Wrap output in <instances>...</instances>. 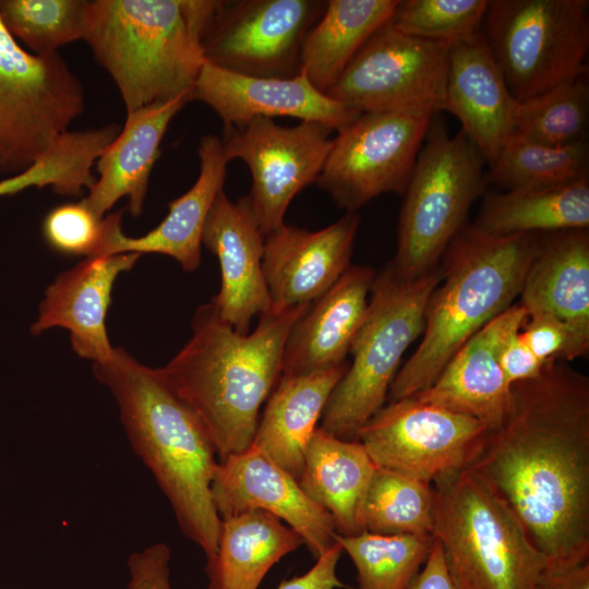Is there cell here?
Here are the masks:
<instances>
[{"instance_id": "obj_1", "label": "cell", "mask_w": 589, "mask_h": 589, "mask_svg": "<svg viewBox=\"0 0 589 589\" xmlns=\"http://www.w3.org/2000/svg\"><path fill=\"white\" fill-rule=\"evenodd\" d=\"M510 509L548 570L589 562V378L564 361L510 385L468 467Z\"/></svg>"}, {"instance_id": "obj_2", "label": "cell", "mask_w": 589, "mask_h": 589, "mask_svg": "<svg viewBox=\"0 0 589 589\" xmlns=\"http://www.w3.org/2000/svg\"><path fill=\"white\" fill-rule=\"evenodd\" d=\"M93 373L112 394L127 437L168 500L181 532L212 557L221 524L212 495L218 460L204 424L160 369L142 364L123 348L93 363Z\"/></svg>"}, {"instance_id": "obj_3", "label": "cell", "mask_w": 589, "mask_h": 589, "mask_svg": "<svg viewBox=\"0 0 589 589\" xmlns=\"http://www.w3.org/2000/svg\"><path fill=\"white\" fill-rule=\"evenodd\" d=\"M310 305L271 309L243 335L223 322L211 302L202 304L191 339L160 368L204 424L219 459L251 446L260 408L281 375L288 335Z\"/></svg>"}, {"instance_id": "obj_4", "label": "cell", "mask_w": 589, "mask_h": 589, "mask_svg": "<svg viewBox=\"0 0 589 589\" xmlns=\"http://www.w3.org/2000/svg\"><path fill=\"white\" fill-rule=\"evenodd\" d=\"M543 233L494 236L467 224L446 248L422 339L394 377L390 401L430 386L452 357L519 298Z\"/></svg>"}, {"instance_id": "obj_5", "label": "cell", "mask_w": 589, "mask_h": 589, "mask_svg": "<svg viewBox=\"0 0 589 589\" xmlns=\"http://www.w3.org/2000/svg\"><path fill=\"white\" fill-rule=\"evenodd\" d=\"M215 0L87 1L83 40L127 112L191 92L205 62L202 32Z\"/></svg>"}, {"instance_id": "obj_6", "label": "cell", "mask_w": 589, "mask_h": 589, "mask_svg": "<svg viewBox=\"0 0 589 589\" xmlns=\"http://www.w3.org/2000/svg\"><path fill=\"white\" fill-rule=\"evenodd\" d=\"M432 486L433 538L456 589H537L544 556L477 474L462 468Z\"/></svg>"}, {"instance_id": "obj_7", "label": "cell", "mask_w": 589, "mask_h": 589, "mask_svg": "<svg viewBox=\"0 0 589 589\" xmlns=\"http://www.w3.org/2000/svg\"><path fill=\"white\" fill-rule=\"evenodd\" d=\"M441 278V265L417 278L399 275L389 263L376 274L350 347L352 362L324 408L323 430L354 441L383 407L405 351L423 334L425 306Z\"/></svg>"}, {"instance_id": "obj_8", "label": "cell", "mask_w": 589, "mask_h": 589, "mask_svg": "<svg viewBox=\"0 0 589 589\" xmlns=\"http://www.w3.org/2000/svg\"><path fill=\"white\" fill-rule=\"evenodd\" d=\"M436 115L404 194L397 250L389 262L406 278H417L440 266L446 248L468 224L469 211L488 183L486 161L479 149L461 131L450 136Z\"/></svg>"}, {"instance_id": "obj_9", "label": "cell", "mask_w": 589, "mask_h": 589, "mask_svg": "<svg viewBox=\"0 0 589 589\" xmlns=\"http://www.w3.org/2000/svg\"><path fill=\"white\" fill-rule=\"evenodd\" d=\"M481 31L517 101L587 74L588 0H489Z\"/></svg>"}, {"instance_id": "obj_10", "label": "cell", "mask_w": 589, "mask_h": 589, "mask_svg": "<svg viewBox=\"0 0 589 589\" xmlns=\"http://www.w3.org/2000/svg\"><path fill=\"white\" fill-rule=\"evenodd\" d=\"M84 109L65 59L27 51L0 21V181L32 167Z\"/></svg>"}, {"instance_id": "obj_11", "label": "cell", "mask_w": 589, "mask_h": 589, "mask_svg": "<svg viewBox=\"0 0 589 589\" xmlns=\"http://www.w3.org/2000/svg\"><path fill=\"white\" fill-rule=\"evenodd\" d=\"M436 113L426 106L362 112L333 137L316 184L347 213L383 193L404 196Z\"/></svg>"}, {"instance_id": "obj_12", "label": "cell", "mask_w": 589, "mask_h": 589, "mask_svg": "<svg viewBox=\"0 0 589 589\" xmlns=\"http://www.w3.org/2000/svg\"><path fill=\"white\" fill-rule=\"evenodd\" d=\"M325 7L320 0L217 1L201 36L204 60L249 76L293 77Z\"/></svg>"}, {"instance_id": "obj_13", "label": "cell", "mask_w": 589, "mask_h": 589, "mask_svg": "<svg viewBox=\"0 0 589 589\" xmlns=\"http://www.w3.org/2000/svg\"><path fill=\"white\" fill-rule=\"evenodd\" d=\"M332 132L318 122L287 127L266 117L223 128L227 159H241L250 170L247 196L265 237L285 224L292 199L316 182L332 147Z\"/></svg>"}, {"instance_id": "obj_14", "label": "cell", "mask_w": 589, "mask_h": 589, "mask_svg": "<svg viewBox=\"0 0 589 589\" xmlns=\"http://www.w3.org/2000/svg\"><path fill=\"white\" fill-rule=\"evenodd\" d=\"M488 432L473 418L410 396L383 406L357 440L377 467L432 484L443 474L468 468Z\"/></svg>"}, {"instance_id": "obj_15", "label": "cell", "mask_w": 589, "mask_h": 589, "mask_svg": "<svg viewBox=\"0 0 589 589\" xmlns=\"http://www.w3.org/2000/svg\"><path fill=\"white\" fill-rule=\"evenodd\" d=\"M452 44L410 36L389 22L359 49L325 93L360 112L426 106L445 109Z\"/></svg>"}, {"instance_id": "obj_16", "label": "cell", "mask_w": 589, "mask_h": 589, "mask_svg": "<svg viewBox=\"0 0 589 589\" xmlns=\"http://www.w3.org/2000/svg\"><path fill=\"white\" fill-rule=\"evenodd\" d=\"M212 495L220 519L263 510L286 521L315 558L336 543L332 516L292 474L253 446L218 460Z\"/></svg>"}, {"instance_id": "obj_17", "label": "cell", "mask_w": 589, "mask_h": 589, "mask_svg": "<svg viewBox=\"0 0 589 589\" xmlns=\"http://www.w3.org/2000/svg\"><path fill=\"white\" fill-rule=\"evenodd\" d=\"M190 100L207 105L223 128L255 117H291L313 121L339 132L362 113L317 91L300 72L289 79L249 76L204 62Z\"/></svg>"}, {"instance_id": "obj_18", "label": "cell", "mask_w": 589, "mask_h": 589, "mask_svg": "<svg viewBox=\"0 0 589 589\" xmlns=\"http://www.w3.org/2000/svg\"><path fill=\"white\" fill-rule=\"evenodd\" d=\"M360 224L357 212L310 231L286 223L265 237L263 273L272 309L311 304L350 266Z\"/></svg>"}, {"instance_id": "obj_19", "label": "cell", "mask_w": 589, "mask_h": 589, "mask_svg": "<svg viewBox=\"0 0 589 589\" xmlns=\"http://www.w3.org/2000/svg\"><path fill=\"white\" fill-rule=\"evenodd\" d=\"M264 242L248 196L233 203L220 191L202 236L221 272L219 292L211 303L223 322L243 335L255 315L272 309L262 266Z\"/></svg>"}, {"instance_id": "obj_20", "label": "cell", "mask_w": 589, "mask_h": 589, "mask_svg": "<svg viewBox=\"0 0 589 589\" xmlns=\"http://www.w3.org/2000/svg\"><path fill=\"white\" fill-rule=\"evenodd\" d=\"M526 318L525 309L514 303L468 339L434 382L412 397L473 418L489 431L498 426L510 399V385L500 365L501 349Z\"/></svg>"}, {"instance_id": "obj_21", "label": "cell", "mask_w": 589, "mask_h": 589, "mask_svg": "<svg viewBox=\"0 0 589 589\" xmlns=\"http://www.w3.org/2000/svg\"><path fill=\"white\" fill-rule=\"evenodd\" d=\"M517 100L482 31L449 46L445 109L490 165L514 131Z\"/></svg>"}, {"instance_id": "obj_22", "label": "cell", "mask_w": 589, "mask_h": 589, "mask_svg": "<svg viewBox=\"0 0 589 589\" xmlns=\"http://www.w3.org/2000/svg\"><path fill=\"white\" fill-rule=\"evenodd\" d=\"M139 253H119L86 257L74 267L59 274L47 287L31 326L33 335L62 327L70 332L73 351L93 363L113 353L107 330L106 314L117 277L130 271Z\"/></svg>"}, {"instance_id": "obj_23", "label": "cell", "mask_w": 589, "mask_h": 589, "mask_svg": "<svg viewBox=\"0 0 589 589\" xmlns=\"http://www.w3.org/2000/svg\"><path fill=\"white\" fill-rule=\"evenodd\" d=\"M197 156L200 173L196 181L169 203L167 216L146 235L125 236L121 229V213L108 215V232L100 256L159 253L175 259L187 272L200 266L204 226L217 195L224 190L229 160L221 139L214 134L201 137Z\"/></svg>"}, {"instance_id": "obj_24", "label": "cell", "mask_w": 589, "mask_h": 589, "mask_svg": "<svg viewBox=\"0 0 589 589\" xmlns=\"http://www.w3.org/2000/svg\"><path fill=\"white\" fill-rule=\"evenodd\" d=\"M190 101L187 96L157 101L127 112L117 136L96 160L98 178L81 201L104 218L122 197L133 217L143 213L149 176L160 156L161 140L176 115Z\"/></svg>"}, {"instance_id": "obj_25", "label": "cell", "mask_w": 589, "mask_h": 589, "mask_svg": "<svg viewBox=\"0 0 589 589\" xmlns=\"http://www.w3.org/2000/svg\"><path fill=\"white\" fill-rule=\"evenodd\" d=\"M376 273L349 268L292 326L283 354L281 374H305L345 362L363 322Z\"/></svg>"}, {"instance_id": "obj_26", "label": "cell", "mask_w": 589, "mask_h": 589, "mask_svg": "<svg viewBox=\"0 0 589 589\" xmlns=\"http://www.w3.org/2000/svg\"><path fill=\"white\" fill-rule=\"evenodd\" d=\"M348 365L345 361L311 373L281 374L259 419L251 446L299 480L317 421Z\"/></svg>"}, {"instance_id": "obj_27", "label": "cell", "mask_w": 589, "mask_h": 589, "mask_svg": "<svg viewBox=\"0 0 589 589\" xmlns=\"http://www.w3.org/2000/svg\"><path fill=\"white\" fill-rule=\"evenodd\" d=\"M376 465L358 441L317 426L305 450L299 484L333 518L338 534L363 531V504Z\"/></svg>"}, {"instance_id": "obj_28", "label": "cell", "mask_w": 589, "mask_h": 589, "mask_svg": "<svg viewBox=\"0 0 589 589\" xmlns=\"http://www.w3.org/2000/svg\"><path fill=\"white\" fill-rule=\"evenodd\" d=\"M518 303L527 316L548 314L589 327V231L543 233Z\"/></svg>"}, {"instance_id": "obj_29", "label": "cell", "mask_w": 589, "mask_h": 589, "mask_svg": "<svg viewBox=\"0 0 589 589\" xmlns=\"http://www.w3.org/2000/svg\"><path fill=\"white\" fill-rule=\"evenodd\" d=\"M302 538L276 516L251 510L221 519L215 554L206 558L207 589H257Z\"/></svg>"}, {"instance_id": "obj_30", "label": "cell", "mask_w": 589, "mask_h": 589, "mask_svg": "<svg viewBox=\"0 0 589 589\" xmlns=\"http://www.w3.org/2000/svg\"><path fill=\"white\" fill-rule=\"evenodd\" d=\"M399 0H329L308 32L300 72L326 93L364 43L389 22Z\"/></svg>"}, {"instance_id": "obj_31", "label": "cell", "mask_w": 589, "mask_h": 589, "mask_svg": "<svg viewBox=\"0 0 589 589\" xmlns=\"http://www.w3.org/2000/svg\"><path fill=\"white\" fill-rule=\"evenodd\" d=\"M471 225L494 236L588 229L589 178L486 194Z\"/></svg>"}, {"instance_id": "obj_32", "label": "cell", "mask_w": 589, "mask_h": 589, "mask_svg": "<svg viewBox=\"0 0 589 589\" xmlns=\"http://www.w3.org/2000/svg\"><path fill=\"white\" fill-rule=\"evenodd\" d=\"M120 125L67 131L27 170L0 181V197L25 189L50 187L65 196H80L95 181L93 167L105 147L117 136Z\"/></svg>"}, {"instance_id": "obj_33", "label": "cell", "mask_w": 589, "mask_h": 589, "mask_svg": "<svg viewBox=\"0 0 589 589\" xmlns=\"http://www.w3.org/2000/svg\"><path fill=\"white\" fill-rule=\"evenodd\" d=\"M489 167L488 182L506 191L567 184L589 178V145L550 146L512 134Z\"/></svg>"}, {"instance_id": "obj_34", "label": "cell", "mask_w": 589, "mask_h": 589, "mask_svg": "<svg viewBox=\"0 0 589 589\" xmlns=\"http://www.w3.org/2000/svg\"><path fill=\"white\" fill-rule=\"evenodd\" d=\"M431 483L376 467L363 504L365 531L382 534L433 536Z\"/></svg>"}, {"instance_id": "obj_35", "label": "cell", "mask_w": 589, "mask_h": 589, "mask_svg": "<svg viewBox=\"0 0 589 589\" xmlns=\"http://www.w3.org/2000/svg\"><path fill=\"white\" fill-rule=\"evenodd\" d=\"M336 542L351 558L359 589H407L425 563L433 536L363 531Z\"/></svg>"}, {"instance_id": "obj_36", "label": "cell", "mask_w": 589, "mask_h": 589, "mask_svg": "<svg viewBox=\"0 0 589 589\" xmlns=\"http://www.w3.org/2000/svg\"><path fill=\"white\" fill-rule=\"evenodd\" d=\"M589 116L587 74L517 101L513 134L530 142L565 146L586 140Z\"/></svg>"}, {"instance_id": "obj_37", "label": "cell", "mask_w": 589, "mask_h": 589, "mask_svg": "<svg viewBox=\"0 0 589 589\" xmlns=\"http://www.w3.org/2000/svg\"><path fill=\"white\" fill-rule=\"evenodd\" d=\"M86 0H0V21L35 55H49L83 39Z\"/></svg>"}, {"instance_id": "obj_38", "label": "cell", "mask_w": 589, "mask_h": 589, "mask_svg": "<svg viewBox=\"0 0 589 589\" xmlns=\"http://www.w3.org/2000/svg\"><path fill=\"white\" fill-rule=\"evenodd\" d=\"M489 0L399 1L390 20L399 32L453 44L481 32Z\"/></svg>"}, {"instance_id": "obj_39", "label": "cell", "mask_w": 589, "mask_h": 589, "mask_svg": "<svg viewBox=\"0 0 589 589\" xmlns=\"http://www.w3.org/2000/svg\"><path fill=\"white\" fill-rule=\"evenodd\" d=\"M108 216H96L82 201L52 208L45 217L43 232L58 252L86 257L100 256L108 232Z\"/></svg>"}, {"instance_id": "obj_40", "label": "cell", "mask_w": 589, "mask_h": 589, "mask_svg": "<svg viewBox=\"0 0 589 589\" xmlns=\"http://www.w3.org/2000/svg\"><path fill=\"white\" fill-rule=\"evenodd\" d=\"M520 332L533 353L545 362H568L589 351V327L552 315L527 316Z\"/></svg>"}, {"instance_id": "obj_41", "label": "cell", "mask_w": 589, "mask_h": 589, "mask_svg": "<svg viewBox=\"0 0 589 589\" xmlns=\"http://www.w3.org/2000/svg\"><path fill=\"white\" fill-rule=\"evenodd\" d=\"M170 560L171 550L163 542L133 552L127 562L128 589H172Z\"/></svg>"}, {"instance_id": "obj_42", "label": "cell", "mask_w": 589, "mask_h": 589, "mask_svg": "<svg viewBox=\"0 0 589 589\" xmlns=\"http://www.w3.org/2000/svg\"><path fill=\"white\" fill-rule=\"evenodd\" d=\"M546 363L533 353L520 329L512 333L501 349L500 365L509 385L538 376Z\"/></svg>"}, {"instance_id": "obj_43", "label": "cell", "mask_w": 589, "mask_h": 589, "mask_svg": "<svg viewBox=\"0 0 589 589\" xmlns=\"http://www.w3.org/2000/svg\"><path fill=\"white\" fill-rule=\"evenodd\" d=\"M342 549L336 542L303 575L284 580L277 589H336L346 587L337 577L336 566Z\"/></svg>"}, {"instance_id": "obj_44", "label": "cell", "mask_w": 589, "mask_h": 589, "mask_svg": "<svg viewBox=\"0 0 589 589\" xmlns=\"http://www.w3.org/2000/svg\"><path fill=\"white\" fill-rule=\"evenodd\" d=\"M407 589H456L446 568L441 545L434 538L425 563Z\"/></svg>"}, {"instance_id": "obj_45", "label": "cell", "mask_w": 589, "mask_h": 589, "mask_svg": "<svg viewBox=\"0 0 589 589\" xmlns=\"http://www.w3.org/2000/svg\"><path fill=\"white\" fill-rule=\"evenodd\" d=\"M537 589H589V562L561 570L545 569Z\"/></svg>"}]
</instances>
